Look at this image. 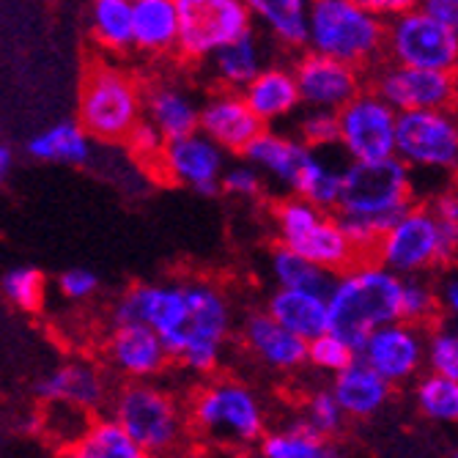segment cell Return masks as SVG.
<instances>
[{
    "label": "cell",
    "mask_w": 458,
    "mask_h": 458,
    "mask_svg": "<svg viewBox=\"0 0 458 458\" xmlns=\"http://www.w3.org/2000/svg\"><path fill=\"white\" fill-rule=\"evenodd\" d=\"M414 174L398 157L382 162H346L335 217L360 259H370L382 236L414 206Z\"/></svg>",
    "instance_id": "cell-1"
},
{
    "label": "cell",
    "mask_w": 458,
    "mask_h": 458,
    "mask_svg": "<svg viewBox=\"0 0 458 458\" xmlns=\"http://www.w3.org/2000/svg\"><path fill=\"white\" fill-rule=\"evenodd\" d=\"M403 277L373 259L341 272L329 291V332L344 338L357 354L377 329L401 321Z\"/></svg>",
    "instance_id": "cell-2"
},
{
    "label": "cell",
    "mask_w": 458,
    "mask_h": 458,
    "mask_svg": "<svg viewBox=\"0 0 458 458\" xmlns=\"http://www.w3.org/2000/svg\"><path fill=\"white\" fill-rule=\"evenodd\" d=\"M190 426L203 439L231 450H259L269 434L267 409L259 393L228 377L209 379L200 385L187 406Z\"/></svg>",
    "instance_id": "cell-3"
},
{
    "label": "cell",
    "mask_w": 458,
    "mask_h": 458,
    "mask_svg": "<svg viewBox=\"0 0 458 458\" xmlns=\"http://www.w3.org/2000/svg\"><path fill=\"white\" fill-rule=\"evenodd\" d=\"M110 418L127 431L146 458L176 455L190 434V414L159 382H123L110 401Z\"/></svg>",
    "instance_id": "cell-4"
},
{
    "label": "cell",
    "mask_w": 458,
    "mask_h": 458,
    "mask_svg": "<svg viewBox=\"0 0 458 458\" xmlns=\"http://www.w3.org/2000/svg\"><path fill=\"white\" fill-rule=\"evenodd\" d=\"M387 20L368 0H316L310 4V53L370 69L385 55Z\"/></svg>",
    "instance_id": "cell-5"
},
{
    "label": "cell",
    "mask_w": 458,
    "mask_h": 458,
    "mask_svg": "<svg viewBox=\"0 0 458 458\" xmlns=\"http://www.w3.org/2000/svg\"><path fill=\"white\" fill-rule=\"evenodd\" d=\"M146 118V91L123 69L91 61L82 72L77 123L99 143H127Z\"/></svg>",
    "instance_id": "cell-6"
},
{
    "label": "cell",
    "mask_w": 458,
    "mask_h": 458,
    "mask_svg": "<svg viewBox=\"0 0 458 458\" xmlns=\"http://www.w3.org/2000/svg\"><path fill=\"white\" fill-rule=\"evenodd\" d=\"M187 321L168 352L184 370L198 373V377H212L233 335V305L225 288L206 277L187 280Z\"/></svg>",
    "instance_id": "cell-7"
},
{
    "label": "cell",
    "mask_w": 458,
    "mask_h": 458,
    "mask_svg": "<svg viewBox=\"0 0 458 458\" xmlns=\"http://www.w3.org/2000/svg\"><path fill=\"white\" fill-rule=\"evenodd\" d=\"M272 228L280 247L335 277L362 261L341 220L297 195H285L272 206Z\"/></svg>",
    "instance_id": "cell-8"
},
{
    "label": "cell",
    "mask_w": 458,
    "mask_h": 458,
    "mask_svg": "<svg viewBox=\"0 0 458 458\" xmlns=\"http://www.w3.org/2000/svg\"><path fill=\"white\" fill-rule=\"evenodd\" d=\"M179 55L187 61H212L220 50L253 33V12L244 0H176Z\"/></svg>",
    "instance_id": "cell-9"
},
{
    "label": "cell",
    "mask_w": 458,
    "mask_h": 458,
    "mask_svg": "<svg viewBox=\"0 0 458 458\" xmlns=\"http://www.w3.org/2000/svg\"><path fill=\"white\" fill-rule=\"evenodd\" d=\"M387 64L428 69V72H458V33L431 17L420 4H411L393 20H387Z\"/></svg>",
    "instance_id": "cell-10"
},
{
    "label": "cell",
    "mask_w": 458,
    "mask_h": 458,
    "mask_svg": "<svg viewBox=\"0 0 458 458\" xmlns=\"http://www.w3.org/2000/svg\"><path fill=\"white\" fill-rule=\"evenodd\" d=\"M395 157L411 174H458V113L418 110L398 115Z\"/></svg>",
    "instance_id": "cell-11"
},
{
    "label": "cell",
    "mask_w": 458,
    "mask_h": 458,
    "mask_svg": "<svg viewBox=\"0 0 458 458\" xmlns=\"http://www.w3.org/2000/svg\"><path fill=\"white\" fill-rule=\"evenodd\" d=\"M370 259L393 275L426 277L442 267V231L428 203H414L411 209L382 236Z\"/></svg>",
    "instance_id": "cell-12"
},
{
    "label": "cell",
    "mask_w": 458,
    "mask_h": 458,
    "mask_svg": "<svg viewBox=\"0 0 458 458\" xmlns=\"http://www.w3.org/2000/svg\"><path fill=\"white\" fill-rule=\"evenodd\" d=\"M341 146L346 162H382L395 157L398 113L370 89L352 99L341 113Z\"/></svg>",
    "instance_id": "cell-13"
},
{
    "label": "cell",
    "mask_w": 458,
    "mask_h": 458,
    "mask_svg": "<svg viewBox=\"0 0 458 458\" xmlns=\"http://www.w3.org/2000/svg\"><path fill=\"white\" fill-rule=\"evenodd\" d=\"M370 91L379 94L398 115L418 110H453L458 99V74L382 64L373 69Z\"/></svg>",
    "instance_id": "cell-14"
},
{
    "label": "cell",
    "mask_w": 458,
    "mask_h": 458,
    "mask_svg": "<svg viewBox=\"0 0 458 458\" xmlns=\"http://www.w3.org/2000/svg\"><path fill=\"white\" fill-rule=\"evenodd\" d=\"M357 357L393 387L418 382L428 370V332L406 321L387 324L373 332Z\"/></svg>",
    "instance_id": "cell-15"
},
{
    "label": "cell",
    "mask_w": 458,
    "mask_h": 458,
    "mask_svg": "<svg viewBox=\"0 0 458 458\" xmlns=\"http://www.w3.org/2000/svg\"><path fill=\"white\" fill-rule=\"evenodd\" d=\"M228 171V154L203 132L168 140L157 165V174L176 187H187L203 198L223 192V176Z\"/></svg>",
    "instance_id": "cell-16"
},
{
    "label": "cell",
    "mask_w": 458,
    "mask_h": 458,
    "mask_svg": "<svg viewBox=\"0 0 458 458\" xmlns=\"http://www.w3.org/2000/svg\"><path fill=\"white\" fill-rule=\"evenodd\" d=\"M294 74H297V86H300V97H302V107L305 110H332L341 113L352 99H357L365 89H362V72L324 58L318 53H302L294 64Z\"/></svg>",
    "instance_id": "cell-17"
},
{
    "label": "cell",
    "mask_w": 458,
    "mask_h": 458,
    "mask_svg": "<svg viewBox=\"0 0 458 458\" xmlns=\"http://www.w3.org/2000/svg\"><path fill=\"white\" fill-rule=\"evenodd\" d=\"M171 352L151 327L123 324L113 327L105 341V362L127 382H157L171 365Z\"/></svg>",
    "instance_id": "cell-18"
},
{
    "label": "cell",
    "mask_w": 458,
    "mask_h": 458,
    "mask_svg": "<svg viewBox=\"0 0 458 458\" xmlns=\"http://www.w3.org/2000/svg\"><path fill=\"white\" fill-rule=\"evenodd\" d=\"M110 377L94 360L77 357L66 360L36 385V398L41 403H66L80 411H99L113 401Z\"/></svg>",
    "instance_id": "cell-19"
},
{
    "label": "cell",
    "mask_w": 458,
    "mask_h": 458,
    "mask_svg": "<svg viewBox=\"0 0 458 458\" xmlns=\"http://www.w3.org/2000/svg\"><path fill=\"white\" fill-rule=\"evenodd\" d=\"M242 346L277 373H297L308 365V344L277 324L267 310L247 313L239 324Z\"/></svg>",
    "instance_id": "cell-20"
},
{
    "label": "cell",
    "mask_w": 458,
    "mask_h": 458,
    "mask_svg": "<svg viewBox=\"0 0 458 458\" xmlns=\"http://www.w3.org/2000/svg\"><path fill=\"white\" fill-rule=\"evenodd\" d=\"M264 130L267 127L236 91H217L200 107V132L215 140L225 154L242 157Z\"/></svg>",
    "instance_id": "cell-21"
},
{
    "label": "cell",
    "mask_w": 458,
    "mask_h": 458,
    "mask_svg": "<svg viewBox=\"0 0 458 458\" xmlns=\"http://www.w3.org/2000/svg\"><path fill=\"white\" fill-rule=\"evenodd\" d=\"M313 154L316 151H310L297 135L264 130L253 140V146L242 154V159L256 165L261 176L267 179V184H275L277 190H285L288 195H294Z\"/></svg>",
    "instance_id": "cell-22"
},
{
    "label": "cell",
    "mask_w": 458,
    "mask_h": 458,
    "mask_svg": "<svg viewBox=\"0 0 458 458\" xmlns=\"http://www.w3.org/2000/svg\"><path fill=\"white\" fill-rule=\"evenodd\" d=\"M244 102L250 105V110L256 113V118L269 127V123L285 121L294 113L305 110L302 107V97H300V86H297V74L294 66L285 64H275L267 66L250 86L242 91Z\"/></svg>",
    "instance_id": "cell-23"
},
{
    "label": "cell",
    "mask_w": 458,
    "mask_h": 458,
    "mask_svg": "<svg viewBox=\"0 0 458 458\" xmlns=\"http://www.w3.org/2000/svg\"><path fill=\"white\" fill-rule=\"evenodd\" d=\"M200 107L179 82H154L146 89V121L165 135V140H179L200 132Z\"/></svg>",
    "instance_id": "cell-24"
},
{
    "label": "cell",
    "mask_w": 458,
    "mask_h": 458,
    "mask_svg": "<svg viewBox=\"0 0 458 458\" xmlns=\"http://www.w3.org/2000/svg\"><path fill=\"white\" fill-rule=\"evenodd\" d=\"M277 324L294 332L305 344L321 338L329 332V300L316 291H294V288H275L267 297L264 308Z\"/></svg>",
    "instance_id": "cell-25"
},
{
    "label": "cell",
    "mask_w": 458,
    "mask_h": 458,
    "mask_svg": "<svg viewBox=\"0 0 458 458\" xmlns=\"http://www.w3.org/2000/svg\"><path fill=\"white\" fill-rule=\"evenodd\" d=\"M349 420H370L387 406L393 385H387L377 370H370L360 357L329 385Z\"/></svg>",
    "instance_id": "cell-26"
},
{
    "label": "cell",
    "mask_w": 458,
    "mask_h": 458,
    "mask_svg": "<svg viewBox=\"0 0 458 458\" xmlns=\"http://www.w3.org/2000/svg\"><path fill=\"white\" fill-rule=\"evenodd\" d=\"M250 12L283 50H308L310 4H305V0H253Z\"/></svg>",
    "instance_id": "cell-27"
},
{
    "label": "cell",
    "mask_w": 458,
    "mask_h": 458,
    "mask_svg": "<svg viewBox=\"0 0 458 458\" xmlns=\"http://www.w3.org/2000/svg\"><path fill=\"white\" fill-rule=\"evenodd\" d=\"M135 50L165 55L179 50V6L176 0H132Z\"/></svg>",
    "instance_id": "cell-28"
},
{
    "label": "cell",
    "mask_w": 458,
    "mask_h": 458,
    "mask_svg": "<svg viewBox=\"0 0 458 458\" xmlns=\"http://www.w3.org/2000/svg\"><path fill=\"white\" fill-rule=\"evenodd\" d=\"M28 154L33 159L61 162L72 168H82L94 159V138L77 121H58L50 130L28 140Z\"/></svg>",
    "instance_id": "cell-29"
},
{
    "label": "cell",
    "mask_w": 458,
    "mask_h": 458,
    "mask_svg": "<svg viewBox=\"0 0 458 458\" xmlns=\"http://www.w3.org/2000/svg\"><path fill=\"white\" fill-rule=\"evenodd\" d=\"M264 69H267V47L264 38L256 36V30L233 41V45H228L212 58V72L223 91L242 94Z\"/></svg>",
    "instance_id": "cell-30"
},
{
    "label": "cell",
    "mask_w": 458,
    "mask_h": 458,
    "mask_svg": "<svg viewBox=\"0 0 458 458\" xmlns=\"http://www.w3.org/2000/svg\"><path fill=\"white\" fill-rule=\"evenodd\" d=\"M259 458H341L335 439L308 428L300 418L272 428L256 450Z\"/></svg>",
    "instance_id": "cell-31"
},
{
    "label": "cell",
    "mask_w": 458,
    "mask_h": 458,
    "mask_svg": "<svg viewBox=\"0 0 458 458\" xmlns=\"http://www.w3.org/2000/svg\"><path fill=\"white\" fill-rule=\"evenodd\" d=\"M91 33L107 53H127L135 47L132 0H97L91 6Z\"/></svg>",
    "instance_id": "cell-32"
},
{
    "label": "cell",
    "mask_w": 458,
    "mask_h": 458,
    "mask_svg": "<svg viewBox=\"0 0 458 458\" xmlns=\"http://www.w3.org/2000/svg\"><path fill=\"white\" fill-rule=\"evenodd\" d=\"M344 171H346V162L338 165L316 151L313 159L308 162V168H305L294 195L318 206L321 212L335 215L338 203H341V190H344Z\"/></svg>",
    "instance_id": "cell-33"
},
{
    "label": "cell",
    "mask_w": 458,
    "mask_h": 458,
    "mask_svg": "<svg viewBox=\"0 0 458 458\" xmlns=\"http://www.w3.org/2000/svg\"><path fill=\"white\" fill-rule=\"evenodd\" d=\"M66 458H146V453L113 418H99L66 450Z\"/></svg>",
    "instance_id": "cell-34"
},
{
    "label": "cell",
    "mask_w": 458,
    "mask_h": 458,
    "mask_svg": "<svg viewBox=\"0 0 458 458\" xmlns=\"http://www.w3.org/2000/svg\"><path fill=\"white\" fill-rule=\"evenodd\" d=\"M269 275L277 288L316 291V294H327V297L332 291V283H335V275L313 267L310 261H305L302 256L291 253V250H285L280 244L269 253Z\"/></svg>",
    "instance_id": "cell-35"
},
{
    "label": "cell",
    "mask_w": 458,
    "mask_h": 458,
    "mask_svg": "<svg viewBox=\"0 0 458 458\" xmlns=\"http://www.w3.org/2000/svg\"><path fill=\"white\" fill-rule=\"evenodd\" d=\"M414 406L426 420L439 426H458V382L426 370L414 382Z\"/></svg>",
    "instance_id": "cell-36"
},
{
    "label": "cell",
    "mask_w": 458,
    "mask_h": 458,
    "mask_svg": "<svg viewBox=\"0 0 458 458\" xmlns=\"http://www.w3.org/2000/svg\"><path fill=\"white\" fill-rule=\"evenodd\" d=\"M94 423V414L80 411L66 403H45V411L38 414L41 434H47L58 447H72L80 442V437L86 434Z\"/></svg>",
    "instance_id": "cell-37"
},
{
    "label": "cell",
    "mask_w": 458,
    "mask_h": 458,
    "mask_svg": "<svg viewBox=\"0 0 458 458\" xmlns=\"http://www.w3.org/2000/svg\"><path fill=\"white\" fill-rule=\"evenodd\" d=\"M0 291L14 308L38 313L47 300V277L33 267H14L0 277Z\"/></svg>",
    "instance_id": "cell-38"
},
{
    "label": "cell",
    "mask_w": 458,
    "mask_h": 458,
    "mask_svg": "<svg viewBox=\"0 0 458 458\" xmlns=\"http://www.w3.org/2000/svg\"><path fill=\"white\" fill-rule=\"evenodd\" d=\"M442 313L439 302V285L428 277H409L403 280V297H401V321L426 329Z\"/></svg>",
    "instance_id": "cell-39"
},
{
    "label": "cell",
    "mask_w": 458,
    "mask_h": 458,
    "mask_svg": "<svg viewBox=\"0 0 458 458\" xmlns=\"http://www.w3.org/2000/svg\"><path fill=\"white\" fill-rule=\"evenodd\" d=\"M300 420L313 428L316 434L327 437V439H335L344 426H346V411L341 409L338 398L332 395L329 387H318L313 393H308L305 403H302V414H300Z\"/></svg>",
    "instance_id": "cell-40"
},
{
    "label": "cell",
    "mask_w": 458,
    "mask_h": 458,
    "mask_svg": "<svg viewBox=\"0 0 458 458\" xmlns=\"http://www.w3.org/2000/svg\"><path fill=\"white\" fill-rule=\"evenodd\" d=\"M297 138L310 151H329L341 146V121L332 110H302L297 118Z\"/></svg>",
    "instance_id": "cell-41"
},
{
    "label": "cell",
    "mask_w": 458,
    "mask_h": 458,
    "mask_svg": "<svg viewBox=\"0 0 458 458\" xmlns=\"http://www.w3.org/2000/svg\"><path fill=\"white\" fill-rule=\"evenodd\" d=\"M428 370L458 382V324H437L428 329Z\"/></svg>",
    "instance_id": "cell-42"
},
{
    "label": "cell",
    "mask_w": 458,
    "mask_h": 458,
    "mask_svg": "<svg viewBox=\"0 0 458 458\" xmlns=\"http://www.w3.org/2000/svg\"><path fill=\"white\" fill-rule=\"evenodd\" d=\"M352 362H357V352L344 338H338L335 332H327V335L308 344V365L321 373H329L332 379L344 373Z\"/></svg>",
    "instance_id": "cell-43"
},
{
    "label": "cell",
    "mask_w": 458,
    "mask_h": 458,
    "mask_svg": "<svg viewBox=\"0 0 458 458\" xmlns=\"http://www.w3.org/2000/svg\"><path fill=\"white\" fill-rule=\"evenodd\" d=\"M264 190H267V179L261 176L256 165H250L247 159L228 165V171L223 176V192L233 198H244V200H256L264 195Z\"/></svg>",
    "instance_id": "cell-44"
},
{
    "label": "cell",
    "mask_w": 458,
    "mask_h": 458,
    "mask_svg": "<svg viewBox=\"0 0 458 458\" xmlns=\"http://www.w3.org/2000/svg\"><path fill=\"white\" fill-rule=\"evenodd\" d=\"M165 146H168L165 135L154 127V123H148L146 118L132 130V135H130V140H127L130 154H132L140 165L151 168V171H157V165H159V159H162Z\"/></svg>",
    "instance_id": "cell-45"
},
{
    "label": "cell",
    "mask_w": 458,
    "mask_h": 458,
    "mask_svg": "<svg viewBox=\"0 0 458 458\" xmlns=\"http://www.w3.org/2000/svg\"><path fill=\"white\" fill-rule=\"evenodd\" d=\"M58 291L66 300H74V302L91 300L99 291V275L91 269H82V267L66 269L58 275Z\"/></svg>",
    "instance_id": "cell-46"
},
{
    "label": "cell",
    "mask_w": 458,
    "mask_h": 458,
    "mask_svg": "<svg viewBox=\"0 0 458 458\" xmlns=\"http://www.w3.org/2000/svg\"><path fill=\"white\" fill-rule=\"evenodd\" d=\"M428 206H431V212L439 225L458 228V184H447V187L437 190L431 195Z\"/></svg>",
    "instance_id": "cell-47"
},
{
    "label": "cell",
    "mask_w": 458,
    "mask_h": 458,
    "mask_svg": "<svg viewBox=\"0 0 458 458\" xmlns=\"http://www.w3.org/2000/svg\"><path fill=\"white\" fill-rule=\"evenodd\" d=\"M431 17H437L442 25L458 33V0H426L420 4Z\"/></svg>",
    "instance_id": "cell-48"
},
{
    "label": "cell",
    "mask_w": 458,
    "mask_h": 458,
    "mask_svg": "<svg viewBox=\"0 0 458 458\" xmlns=\"http://www.w3.org/2000/svg\"><path fill=\"white\" fill-rule=\"evenodd\" d=\"M439 302H442V313L458 324V275H450L442 280L439 285Z\"/></svg>",
    "instance_id": "cell-49"
},
{
    "label": "cell",
    "mask_w": 458,
    "mask_h": 458,
    "mask_svg": "<svg viewBox=\"0 0 458 458\" xmlns=\"http://www.w3.org/2000/svg\"><path fill=\"white\" fill-rule=\"evenodd\" d=\"M12 165H14V154L6 143H0V187H4V182L9 179L12 174Z\"/></svg>",
    "instance_id": "cell-50"
},
{
    "label": "cell",
    "mask_w": 458,
    "mask_h": 458,
    "mask_svg": "<svg viewBox=\"0 0 458 458\" xmlns=\"http://www.w3.org/2000/svg\"><path fill=\"white\" fill-rule=\"evenodd\" d=\"M450 458H458V447H455V450L450 453Z\"/></svg>",
    "instance_id": "cell-51"
}]
</instances>
